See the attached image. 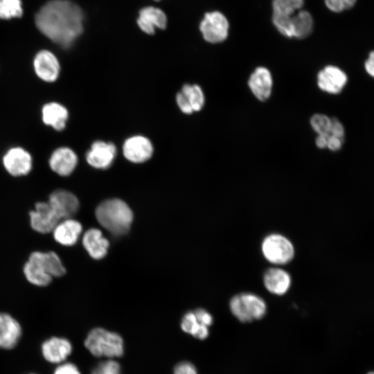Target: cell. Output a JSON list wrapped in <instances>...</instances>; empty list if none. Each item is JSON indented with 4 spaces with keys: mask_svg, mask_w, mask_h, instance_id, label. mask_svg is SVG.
<instances>
[{
    "mask_svg": "<svg viewBox=\"0 0 374 374\" xmlns=\"http://www.w3.org/2000/svg\"><path fill=\"white\" fill-rule=\"evenodd\" d=\"M82 9L69 0H51L35 16L38 30L53 42L69 48L83 31Z\"/></svg>",
    "mask_w": 374,
    "mask_h": 374,
    "instance_id": "cell-1",
    "label": "cell"
},
{
    "mask_svg": "<svg viewBox=\"0 0 374 374\" xmlns=\"http://www.w3.org/2000/svg\"><path fill=\"white\" fill-rule=\"evenodd\" d=\"M95 215L99 224L116 235L125 233L133 220V213L130 208L119 199H110L102 202L97 206Z\"/></svg>",
    "mask_w": 374,
    "mask_h": 374,
    "instance_id": "cell-2",
    "label": "cell"
},
{
    "mask_svg": "<svg viewBox=\"0 0 374 374\" xmlns=\"http://www.w3.org/2000/svg\"><path fill=\"white\" fill-rule=\"evenodd\" d=\"M84 346L95 357H120L124 353L122 337L103 328L91 329L84 340Z\"/></svg>",
    "mask_w": 374,
    "mask_h": 374,
    "instance_id": "cell-3",
    "label": "cell"
},
{
    "mask_svg": "<svg viewBox=\"0 0 374 374\" xmlns=\"http://www.w3.org/2000/svg\"><path fill=\"white\" fill-rule=\"evenodd\" d=\"M229 308L233 315L243 323L260 319L267 312L264 299L250 292L233 296L230 300Z\"/></svg>",
    "mask_w": 374,
    "mask_h": 374,
    "instance_id": "cell-4",
    "label": "cell"
},
{
    "mask_svg": "<svg viewBox=\"0 0 374 374\" xmlns=\"http://www.w3.org/2000/svg\"><path fill=\"white\" fill-rule=\"evenodd\" d=\"M261 251L268 262L276 265L289 263L293 259L295 253L292 242L279 233L267 235L262 242Z\"/></svg>",
    "mask_w": 374,
    "mask_h": 374,
    "instance_id": "cell-5",
    "label": "cell"
},
{
    "mask_svg": "<svg viewBox=\"0 0 374 374\" xmlns=\"http://www.w3.org/2000/svg\"><path fill=\"white\" fill-rule=\"evenodd\" d=\"M226 17L218 11L207 12L199 24L204 39L210 43H219L226 39L229 32Z\"/></svg>",
    "mask_w": 374,
    "mask_h": 374,
    "instance_id": "cell-6",
    "label": "cell"
},
{
    "mask_svg": "<svg viewBox=\"0 0 374 374\" xmlns=\"http://www.w3.org/2000/svg\"><path fill=\"white\" fill-rule=\"evenodd\" d=\"M2 160L6 170L14 177L26 175L32 169V157L21 147L10 148L3 156Z\"/></svg>",
    "mask_w": 374,
    "mask_h": 374,
    "instance_id": "cell-7",
    "label": "cell"
},
{
    "mask_svg": "<svg viewBox=\"0 0 374 374\" xmlns=\"http://www.w3.org/2000/svg\"><path fill=\"white\" fill-rule=\"evenodd\" d=\"M48 203L60 220L72 217L78 212L80 202L71 192L57 189L49 195Z\"/></svg>",
    "mask_w": 374,
    "mask_h": 374,
    "instance_id": "cell-8",
    "label": "cell"
},
{
    "mask_svg": "<svg viewBox=\"0 0 374 374\" xmlns=\"http://www.w3.org/2000/svg\"><path fill=\"white\" fill-rule=\"evenodd\" d=\"M33 68L38 78L47 82L55 81L60 71L58 59L48 50H42L37 53L33 59Z\"/></svg>",
    "mask_w": 374,
    "mask_h": 374,
    "instance_id": "cell-9",
    "label": "cell"
},
{
    "mask_svg": "<svg viewBox=\"0 0 374 374\" xmlns=\"http://www.w3.org/2000/svg\"><path fill=\"white\" fill-rule=\"evenodd\" d=\"M29 215L32 229L40 233L51 232L60 221L48 202L36 203Z\"/></svg>",
    "mask_w": 374,
    "mask_h": 374,
    "instance_id": "cell-10",
    "label": "cell"
},
{
    "mask_svg": "<svg viewBox=\"0 0 374 374\" xmlns=\"http://www.w3.org/2000/svg\"><path fill=\"white\" fill-rule=\"evenodd\" d=\"M41 348L42 356L47 362L57 364L64 362L73 350L70 341L60 337L45 340Z\"/></svg>",
    "mask_w": 374,
    "mask_h": 374,
    "instance_id": "cell-11",
    "label": "cell"
},
{
    "mask_svg": "<svg viewBox=\"0 0 374 374\" xmlns=\"http://www.w3.org/2000/svg\"><path fill=\"white\" fill-rule=\"evenodd\" d=\"M116 149L114 144L98 141L92 143L86 154L87 163L97 169H106L114 161Z\"/></svg>",
    "mask_w": 374,
    "mask_h": 374,
    "instance_id": "cell-12",
    "label": "cell"
},
{
    "mask_svg": "<svg viewBox=\"0 0 374 374\" xmlns=\"http://www.w3.org/2000/svg\"><path fill=\"white\" fill-rule=\"evenodd\" d=\"M125 157L133 163H143L149 159L153 152L150 141L143 136H134L127 139L123 146Z\"/></svg>",
    "mask_w": 374,
    "mask_h": 374,
    "instance_id": "cell-13",
    "label": "cell"
},
{
    "mask_svg": "<svg viewBox=\"0 0 374 374\" xmlns=\"http://www.w3.org/2000/svg\"><path fill=\"white\" fill-rule=\"evenodd\" d=\"M48 163L51 169L56 174L69 176L78 164V157L70 148L60 147L52 152Z\"/></svg>",
    "mask_w": 374,
    "mask_h": 374,
    "instance_id": "cell-14",
    "label": "cell"
},
{
    "mask_svg": "<svg viewBox=\"0 0 374 374\" xmlns=\"http://www.w3.org/2000/svg\"><path fill=\"white\" fill-rule=\"evenodd\" d=\"M20 323L8 313L0 312V348H15L21 336Z\"/></svg>",
    "mask_w": 374,
    "mask_h": 374,
    "instance_id": "cell-15",
    "label": "cell"
},
{
    "mask_svg": "<svg viewBox=\"0 0 374 374\" xmlns=\"http://www.w3.org/2000/svg\"><path fill=\"white\" fill-rule=\"evenodd\" d=\"M319 87L328 93H339L347 82L346 73L339 68L329 65L319 71L317 77Z\"/></svg>",
    "mask_w": 374,
    "mask_h": 374,
    "instance_id": "cell-16",
    "label": "cell"
},
{
    "mask_svg": "<svg viewBox=\"0 0 374 374\" xmlns=\"http://www.w3.org/2000/svg\"><path fill=\"white\" fill-rule=\"evenodd\" d=\"M82 231L80 222L67 218L60 220L52 231L55 240L61 245L70 247L78 240Z\"/></svg>",
    "mask_w": 374,
    "mask_h": 374,
    "instance_id": "cell-17",
    "label": "cell"
},
{
    "mask_svg": "<svg viewBox=\"0 0 374 374\" xmlns=\"http://www.w3.org/2000/svg\"><path fill=\"white\" fill-rule=\"evenodd\" d=\"M263 283L269 292L282 296L290 290L292 278L290 274L285 269L280 267H271L264 273Z\"/></svg>",
    "mask_w": 374,
    "mask_h": 374,
    "instance_id": "cell-18",
    "label": "cell"
},
{
    "mask_svg": "<svg viewBox=\"0 0 374 374\" xmlns=\"http://www.w3.org/2000/svg\"><path fill=\"white\" fill-rule=\"evenodd\" d=\"M177 103L185 114L200 110L204 103L202 89L197 84H185L177 95Z\"/></svg>",
    "mask_w": 374,
    "mask_h": 374,
    "instance_id": "cell-19",
    "label": "cell"
},
{
    "mask_svg": "<svg viewBox=\"0 0 374 374\" xmlns=\"http://www.w3.org/2000/svg\"><path fill=\"white\" fill-rule=\"evenodd\" d=\"M137 24L141 30L152 35L156 28L164 29L166 27L167 17L161 9L148 6L140 10Z\"/></svg>",
    "mask_w": 374,
    "mask_h": 374,
    "instance_id": "cell-20",
    "label": "cell"
},
{
    "mask_svg": "<svg viewBox=\"0 0 374 374\" xmlns=\"http://www.w3.org/2000/svg\"><path fill=\"white\" fill-rule=\"evenodd\" d=\"M28 260L33 262L53 277H60L66 273L59 256L54 251H34L30 254Z\"/></svg>",
    "mask_w": 374,
    "mask_h": 374,
    "instance_id": "cell-21",
    "label": "cell"
},
{
    "mask_svg": "<svg viewBox=\"0 0 374 374\" xmlns=\"http://www.w3.org/2000/svg\"><path fill=\"white\" fill-rule=\"evenodd\" d=\"M84 248L93 259L103 258L109 248V241L105 238L101 231L96 228L88 229L82 239Z\"/></svg>",
    "mask_w": 374,
    "mask_h": 374,
    "instance_id": "cell-22",
    "label": "cell"
},
{
    "mask_svg": "<svg viewBox=\"0 0 374 374\" xmlns=\"http://www.w3.org/2000/svg\"><path fill=\"white\" fill-rule=\"evenodd\" d=\"M249 87L260 100H267L271 94L272 78L269 71L265 67H258L249 79Z\"/></svg>",
    "mask_w": 374,
    "mask_h": 374,
    "instance_id": "cell-23",
    "label": "cell"
},
{
    "mask_svg": "<svg viewBox=\"0 0 374 374\" xmlns=\"http://www.w3.org/2000/svg\"><path fill=\"white\" fill-rule=\"evenodd\" d=\"M69 118V112L62 104L51 102L45 104L42 109V119L44 123L55 130L64 129Z\"/></svg>",
    "mask_w": 374,
    "mask_h": 374,
    "instance_id": "cell-24",
    "label": "cell"
},
{
    "mask_svg": "<svg viewBox=\"0 0 374 374\" xmlns=\"http://www.w3.org/2000/svg\"><path fill=\"white\" fill-rule=\"evenodd\" d=\"M292 37L303 39L308 37L313 29V19L305 10H300L291 18Z\"/></svg>",
    "mask_w": 374,
    "mask_h": 374,
    "instance_id": "cell-25",
    "label": "cell"
},
{
    "mask_svg": "<svg viewBox=\"0 0 374 374\" xmlns=\"http://www.w3.org/2000/svg\"><path fill=\"white\" fill-rule=\"evenodd\" d=\"M180 326L184 332L199 340L206 339L209 335L208 327L198 321L193 311L184 315Z\"/></svg>",
    "mask_w": 374,
    "mask_h": 374,
    "instance_id": "cell-26",
    "label": "cell"
},
{
    "mask_svg": "<svg viewBox=\"0 0 374 374\" xmlns=\"http://www.w3.org/2000/svg\"><path fill=\"white\" fill-rule=\"evenodd\" d=\"M24 274L27 280L31 284L44 287L48 285L52 281V277L39 265L28 260L23 268Z\"/></svg>",
    "mask_w": 374,
    "mask_h": 374,
    "instance_id": "cell-27",
    "label": "cell"
},
{
    "mask_svg": "<svg viewBox=\"0 0 374 374\" xmlns=\"http://www.w3.org/2000/svg\"><path fill=\"white\" fill-rule=\"evenodd\" d=\"M303 0H273V15L290 17L301 9Z\"/></svg>",
    "mask_w": 374,
    "mask_h": 374,
    "instance_id": "cell-28",
    "label": "cell"
},
{
    "mask_svg": "<svg viewBox=\"0 0 374 374\" xmlns=\"http://www.w3.org/2000/svg\"><path fill=\"white\" fill-rule=\"evenodd\" d=\"M23 15L21 0H0V19H10Z\"/></svg>",
    "mask_w": 374,
    "mask_h": 374,
    "instance_id": "cell-29",
    "label": "cell"
},
{
    "mask_svg": "<svg viewBox=\"0 0 374 374\" xmlns=\"http://www.w3.org/2000/svg\"><path fill=\"white\" fill-rule=\"evenodd\" d=\"M310 123L314 130L318 135H328L331 118L324 114H314L310 120Z\"/></svg>",
    "mask_w": 374,
    "mask_h": 374,
    "instance_id": "cell-30",
    "label": "cell"
},
{
    "mask_svg": "<svg viewBox=\"0 0 374 374\" xmlns=\"http://www.w3.org/2000/svg\"><path fill=\"white\" fill-rule=\"evenodd\" d=\"M91 374H121V370L120 364L117 362L108 359L96 365Z\"/></svg>",
    "mask_w": 374,
    "mask_h": 374,
    "instance_id": "cell-31",
    "label": "cell"
},
{
    "mask_svg": "<svg viewBox=\"0 0 374 374\" xmlns=\"http://www.w3.org/2000/svg\"><path fill=\"white\" fill-rule=\"evenodd\" d=\"M173 374H198L195 365L188 361L177 363L173 371Z\"/></svg>",
    "mask_w": 374,
    "mask_h": 374,
    "instance_id": "cell-32",
    "label": "cell"
},
{
    "mask_svg": "<svg viewBox=\"0 0 374 374\" xmlns=\"http://www.w3.org/2000/svg\"><path fill=\"white\" fill-rule=\"evenodd\" d=\"M53 374H81V373L75 364L63 362L55 368Z\"/></svg>",
    "mask_w": 374,
    "mask_h": 374,
    "instance_id": "cell-33",
    "label": "cell"
},
{
    "mask_svg": "<svg viewBox=\"0 0 374 374\" xmlns=\"http://www.w3.org/2000/svg\"><path fill=\"white\" fill-rule=\"evenodd\" d=\"M328 135L344 140V129L342 124L337 118L331 119V125Z\"/></svg>",
    "mask_w": 374,
    "mask_h": 374,
    "instance_id": "cell-34",
    "label": "cell"
},
{
    "mask_svg": "<svg viewBox=\"0 0 374 374\" xmlns=\"http://www.w3.org/2000/svg\"><path fill=\"white\" fill-rule=\"evenodd\" d=\"M193 312L197 319L201 323L208 327L212 325L213 319L212 315L208 312L202 308L196 309Z\"/></svg>",
    "mask_w": 374,
    "mask_h": 374,
    "instance_id": "cell-35",
    "label": "cell"
},
{
    "mask_svg": "<svg viewBox=\"0 0 374 374\" xmlns=\"http://www.w3.org/2000/svg\"><path fill=\"white\" fill-rule=\"evenodd\" d=\"M343 141L338 137L328 135L326 148L332 151H337L341 148Z\"/></svg>",
    "mask_w": 374,
    "mask_h": 374,
    "instance_id": "cell-36",
    "label": "cell"
},
{
    "mask_svg": "<svg viewBox=\"0 0 374 374\" xmlns=\"http://www.w3.org/2000/svg\"><path fill=\"white\" fill-rule=\"evenodd\" d=\"M326 6L335 12H340L345 10L344 5L339 0H325Z\"/></svg>",
    "mask_w": 374,
    "mask_h": 374,
    "instance_id": "cell-37",
    "label": "cell"
},
{
    "mask_svg": "<svg viewBox=\"0 0 374 374\" xmlns=\"http://www.w3.org/2000/svg\"><path fill=\"white\" fill-rule=\"evenodd\" d=\"M365 69L367 71V73L373 76L374 74V53L373 52H371L368 58L365 62Z\"/></svg>",
    "mask_w": 374,
    "mask_h": 374,
    "instance_id": "cell-38",
    "label": "cell"
},
{
    "mask_svg": "<svg viewBox=\"0 0 374 374\" xmlns=\"http://www.w3.org/2000/svg\"><path fill=\"white\" fill-rule=\"evenodd\" d=\"M328 135H318L316 139V144L319 148H325L327 146Z\"/></svg>",
    "mask_w": 374,
    "mask_h": 374,
    "instance_id": "cell-39",
    "label": "cell"
},
{
    "mask_svg": "<svg viewBox=\"0 0 374 374\" xmlns=\"http://www.w3.org/2000/svg\"><path fill=\"white\" fill-rule=\"evenodd\" d=\"M344 6L345 10L351 8L356 3L357 0H339Z\"/></svg>",
    "mask_w": 374,
    "mask_h": 374,
    "instance_id": "cell-40",
    "label": "cell"
},
{
    "mask_svg": "<svg viewBox=\"0 0 374 374\" xmlns=\"http://www.w3.org/2000/svg\"><path fill=\"white\" fill-rule=\"evenodd\" d=\"M368 374H373V372H370V373H368Z\"/></svg>",
    "mask_w": 374,
    "mask_h": 374,
    "instance_id": "cell-41",
    "label": "cell"
},
{
    "mask_svg": "<svg viewBox=\"0 0 374 374\" xmlns=\"http://www.w3.org/2000/svg\"><path fill=\"white\" fill-rule=\"evenodd\" d=\"M29 374H36V373H29Z\"/></svg>",
    "mask_w": 374,
    "mask_h": 374,
    "instance_id": "cell-42",
    "label": "cell"
},
{
    "mask_svg": "<svg viewBox=\"0 0 374 374\" xmlns=\"http://www.w3.org/2000/svg\"><path fill=\"white\" fill-rule=\"evenodd\" d=\"M155 1H159V0H155Z\"/></svg>",
    "mask_w": 374,
    "mask_h": 374,
    "instance_id": "cell-43",
    "label": "cell"
}]
</instances>
